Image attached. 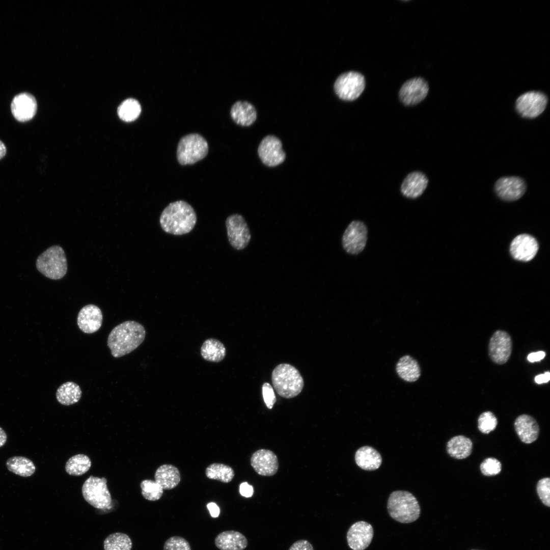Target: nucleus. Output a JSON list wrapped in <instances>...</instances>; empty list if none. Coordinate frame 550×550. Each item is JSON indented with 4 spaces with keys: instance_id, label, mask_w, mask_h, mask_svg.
I'll use <instances>...</instances> for the list:
<instances>
[{
    "instance_id": "7",
    "label": "nucleus",
    "mask_w": 550,
    "mask_h": 550,
    "mask_svg": "<svg viewBox=\"0 0 550 550\" xmlns=\"http://www.w3.org/2000/svg\"><path fill=\"white\" fill-rule=\"evenodd\" d=\"M105 478L90 476L82 485L81 491L84 499L95 508H110L112 499Z\"/></svg>"
},
{
    "instance_id": "26",
    "label": "nucleus",
    "mask_w": 550,
    "mask_h": 550,
    "mask_svg": "<svg viewBox=\"0 0 550 550\" xmlns=\"http://www.w3.org/2000/svg\"><path fill=\"white\" fill-rule=\"evenodd\" d=\"M154 478L155 481L165 490L175 488L181 480L178 469L174 465L169 464L158 467L155 473Z\"/></svg>"
},
{
    "instance_id": "24",
    "label": "nucleus",
    "mask_w": 550,
    "mask_h": 550,
    "mask_svg": "<svg viewBox=\"0 0 550 550\" xmlns=\"http://www.w3.org/2000/svg\"><path fill=\"white\" fill-rule=\"evenodd\" d=\"M230 116L233 121L241 126H250L256 120L257 111L254 106L245 101H238L232 106Z\"/></svg>"
},
{
    "instance_id": "6",
    "label": "nucleus",
    "mask_w": 550,
    "mask_h": 550,
    "mask_svg": "<svg viewBox=\"0 0 550 550\" xmlns=\"http://www.w3.org/2000/svg\"><path fill=\"white\" fill-rule=\"evenodd\" d=\"M208 150V143L203 136L196 133H190L179 140L177 158L181 165L193 164L205 158Z\"/></svg>"
},
{
    "instance_id": "42",
    "label": "nucleus",
    "mask_w": 550,
    "mask_h": 550,
    "mask_svg": "<svg viewBox=\"0 0 550 550\" xmlns=\"http://www.w3.org/2000/svg\"><path fill=\"white\" fill-rule=\"evenodd\" d=\"M288 550H314L311 543L306 540H299L294 542Z\"/></svg>"
},
{
    "instance_id": "48",
    "label": "nucleus",
    "mask_w": 550,
    "mask_h": 550,
    "mask_svg": "<svg viewBox=\"0 0 550 550\" xmlns=\"http://www.w3.org/2000/svg\"><path fill=\"white\" fill-rule=\"evenodd\" d=\"M6 152L7 149L5 144L0 140V159L5 156Z\"/></svg>"
},
{
    "instance_id": "43",
    "label": "nucleus",
    "mask_w": 550,
    "mask_h": 550,
    "mask_svg": "<svg viewBox=\"0 0 550 550\" xmlns=\"http://www.w3.org/2000/svg\"><path fill=\"white\" fill-rule=\"evenodd\" d=\"M239 491L242 496L245 498H249L252 497L253 494V487L247 482H243L240 485Z\"/></svg>"
},
{
    "instance_id": "39",
    "label": "nucleus",
    "mask_w": 550,
    "mask_h": 550,
    "mask_svg": "<svg viewBox=\"0 0 550 550\" xmlns=\"http://www.w3.org/2000/svg\"><path fill=\"white\" fill-rule=\"evenodd\" d=\"M538 496L546 506H550V479L545 477L538 481L536 485Z\"/></svg>"
},
{
    "instance_id": "8",
    "label": "nucleus",
    "mask_w": 550,
    "mask_h": 550,
    "mask_svg": "<svg viewBox=\"0 0 550 550\" xmlns=\"http://www.w3.org/2000/svg\"><path fill=\"white\" fill-rule=\"evenodd\" d=\"M366 86L363 75L356 71H348L340 75L334 86L338 97L344 101L356 99L364 91Z\"/></svg>"
},
{
    "instance_id": "19",
    "label": "nucleus",
    "mask_w": 550,
    "mask_h": 550,
    "mask_svg": "<svg viewBox=\"0 0 550 550\" xmlns=\"http://www.w3.org/2000/svg\"><path fill=\"white\" fill-rule=\"evenodd\" d=\"M251 464L258 474L263 476L274 475L279 468L277 455L272 451L266 449H260L254 452L251 458Z\"/></svg>"
},
{
    "instance_id": "25",
    "label": "nucleus",
    "mask_w": 550,
    "mask_h": 550,
    "mask_svg": "<svg viewBox=\"0 0 550 550\" xmlns=\"http://www.w3.org/2000/svg\"><path fill=\"white\" fill-rule=\"evenodd\" d=\"M354 459L358 466L368 471L378 469L382 463V457L379 452L369 446L359 448L355 452Z\"/></svg>"
},
{
    "instance_id": "28",
    "label": "nucleus",
    "mask_w": 550,
    "mask_h": 550,
    "mask_svg": "<svg viewBox=\"0 0 550 550\" xmlns=\"http://www.w3.org/2000/svg\"><path fill=\"white\" fill-rule=\"evenodd\" d=\"M396 370L401 379L409 382L417 381L421 374L418 362L408 355L403 356L399 360L396 364Z\"/></svg>"
},
{
    "instance_id": "36",
    "label": "nucleus",
    "mask_w": 550,
    "mask_h": 550,
    "mask_svg": "<svg viewBox=\"0 0 550 550\" xmlns=\"http://www.w3.org/2000/svg\"><path fill=\"white\" fill-rule=\"evenodd\" d=\"M140 486L143 497L148 501L158 500L163 493L162 488L155 480H144L141 482Z\"/></svg>"
},
{
    "instance_id": "12",
    "label": "nucleus",
    "mask_w": 550,
    "mask_h": 550,
    "mask_svg": "<svg viewBox=\"0 0 550 550\" xmlns=\"http://www.w3.org/2000/svg\"><path fill=\"white\" fill-rule=\"evenodd\" d=\"M257 151L262 163L269 167L281 164L286 158L281 141L273 135H266L262 140Z\"/></svg>"
},
{
    "instance_id": "35",
    "label": "nucleus",
    "mask_w": 550,
    "mask_h": 550,
    "mask_svg": "<svg viewBox=\"0 0 550 550\" xmlns=\"http://www.w3.org/2000/svg\"><path fill=\"white\" fill-rule=\"evenodd\" d=\"M141 113V106L135 99L130 98L124 101L118 108L120 118L124 121L131 122L136 119Z\"/></svg>"
},
{
    "instance_id": "40",
    "label": "nucleus",
    "mask_w": 550,
    "mask_h": 550,
    "mask_svg": "<svg viewBox=\"0 0 550 550\" xmlns=\"http://www.w3.org/2000/svg\"><path fill=\"white\" fill-rule=\"evenodd\" d=\"M163 550H191L190 544L185 538L178 536L170 537L164 543Z\"/></svg>"
},
{
    "instance_id": "33",
    "label": "nucleus",
    "mask_w": 550,
    "mask_h": 550,
    "mask_svg": "<svg viewBox=\"0 0 550 550\" xmlns=\"http://www.w3.org/2000/svg\"><path fill=\"white\" fill-rule=\"evenodd\" d=\"M205 474L208 478L223 483L231 482L235 475L231 466L220 463H213L209 465L206 469Z\"/></svg>"
},
{
    "instance_id": "49",
    "label": "nucleus",
    "mask_w": 550,
    "mask_h": 550,
    "mask_svg": "<svg viewBox=\"0 0 550 550\" xmlns=\"http://www.w3.org/2000/svg\"><path fill=\"white\" fill-rule=\"evenodd\" d=\"M471 550H477V549H471Z\"/></svg>"
},
{
    "instance_id": "27",
    "label": "nucleus",
    "mask_w": 550,
    "mask_h": 550,
    "mask_svg": "<svg viewBox=\"0 0 550 550\" xmlns=\"http://www.w3.org/2000/svg\"><path fill=\"white\" fill-rule=\"evenodd\" d=\"M473 443L464 435L453 436L447 443L446 450L452 458L463 459L469 457L472 453Z\"/></svg>"
},
{
    "instance_id": "9",
    "label": "nucleus",
    "mask_w": 550,
    "mask_h": 550,
    "mask_svg": "<svg viewBox=\"0 0 550 550\" xmlns=\"http://www.w3.org/2000/svg\"><path fill=\"white\" fill-rule=\"evenodd\" d=\"M225 224L231 245L237 250L245 249L251 240V234L243 217L239 214H231L227 218Z\"/></svg>"
},
{
    "instance_id": "45",
    "label": "nucleus",
    "mask_w": 550,
    "mask_h": 550,
    "mask_svg": "<svg viewBox=\"0 0 550 550\" xmlns=\"http://www.w3.org/2000/svg\"><path fill=\"white\" fill-rule=\"evenodd\" d=\"M207 507L212 517L215 518L218 516L220 513V509L215 503H209L207 504Z\"/></svg>"
},
{
    "instance_id": "47",
    "label": "nucleus",
    "mask_w": 550,
    "mask_h": 550,
    "mask_svg": "<svg viewBox=\"0 0 550 550\" xmlns=\"http://www.w3.org/2000/svg\"><path fill=\"white\" fill-rule=\"evenodd\" d=\"M7 435L5 431L0 427V447L3 446L6 443Z\"/></svg>"
},
{
    "instance_id": "41",
    "label": "nucleus",
    "mask_w": 550,
    "mask_h": 550,
    "mask_svg": "<svg viewBox=\"0 0 550 550\" xmlns=\"http://www.w3.org/2000/svg\"><path fill=\"white\" fill-rule=\"evenodd\" d=\"M262 395L264 401L269 409H271L276 402L277 398L272 386L268 382L262 385Z\"/></svg>"
},
{
    "instance_id": "21",
    "label": "nucleus",
    "mask_w": 550,
    "mask_h": 550,
    "mask_svg": "<svg viewBox=\"0 0 550 550\" xmlns=\"http://www.w3.org/2000/svg\"><path fill=\"white\" fill-rule=\"evenodd\" d=\"M514 425L516 433L522 442L531 444L538 438L539 426L532 416L526 414L519 416L515 419Z\"/></svg>"
},
{
    "instance_id": "10",
    "label": "nucleus",
    "mask_w": 550,
    "mask_h": 550,
    "mask_svg": "<svg viewBox=\"0 0 550 550\" xmlns=\"http://www.w3.org/2000/svg\"><path fill=\"white\" fill-rule=\"evenodd\" d=\"M367 228L362 221H353L345 229L342 239L346 253L357 255L364 249L367 240Z\"/></svg>"
},
{
    "instance_id": "34",
    "label": "nucleus",
    "mask_w": 550,
    "mask_h": 550,
    "mask_svg": "<svg viewBox=\"0 0 550 550\" xmlns=\"http://www.w3.org/2000/svg\"><path fill=\"white\" fill-rule=\"evenodd\" d=\"M103 544L104 550H131L132 543L127 534L117 532L108 535Z\"/></svg>"
},
{
    "instance_id": "13",
    "label": "nucleus",
    "mask_w": 550,
    "mask_h": 550,
    "mask_svg": "<svg viewBox=\"0 0 550 550\" xmlns=\"http://www.w3.org/2000/svg\"><path fill=\"white\" fill-rule=\"evenodd\" d=\"M428 91V84L424 78L414 77L402 85L399 90V97L403 104L413 106L423 100Z\"/></svg>"
},
{
    "instance_id": "32",
    "label": "nucleus",
    "mask_w": 550,
    "mask_h": 550,
    "mask_svg": "<svg viewBox=\"0 0 550 550\" xmlns=\"http://www.w3.org/2000/svg\"><path fill=\"white\" fill-rule=\"evenodd\" d=\"M91 466V461L88 456L77 454L67 460L65 464V470L70 475L78 476L87 473Z\"/></svg>"
},
{
    "instance_id": "16",
    "label": "nucleus",
    "mask_w": 550,
    "mask_h": 550,
    "mask_svg": "<svg viewBox=\"0 0 550 550\" xmlns=\"http://www.w3.org/2000/svg\"><path fill=\"white\" fill-rule=\"evenodd\" d=\"M526 189L525 182L518 177H502L497 180L495 184V190L498 196L508 201L519 199L523 196Z\"/></svg>"
},
{
    "instance_id": "30",
    "label": "nucleus",
    "mask_w": 550,
    "mask_h": 550,
    "mask_svg": "<svg viewBox=\"0 0 550 550\" xmlns=\"http://www.w3.org/2000/svg\"><path fill=\"white\" fill-rule=\"evenodd\" d=\"M81 394V390L77 383L68 381L59 387L56 392V398L61 404L70 405L79 400Z\"/></svg>"
},
{
    "instance_id": "4",
    "label": "nucleus",
    "mask_w": 550,
    "mask_h": 550,
    "mask_svg": "<svg viewBox=\"0 0 550 550\" xmlns=\"http://www.w3.org/2000/svg\"><path fill=\"white\" fill-rule=\"evenodd\" d=\"M271 380L274 390L283 398H294L299 395L304 386V379L293 366L280 364L273 370Z\"/></svg>"
},
{
    "instance_id": "31",
    "label": "nucleus",
    "mask_w": 550,
    "mask_h": 550,
    "mask_svg": "<svg viewBox=\"0 0 550 550\" xmlns=\"http://www.w3.org/2000/svg\"><path fill=\"white\" fill-rule=\"evenodd\" d=\"M8 470L15 474L28 477L34 474L36 467L33 461L23 456H13L6 462Z\"/></svg>"
},
{
    "instance_id": "46",
    "label": "nucleus",
    "mask_w": 550,
    "mask_h": 550,
    "mask_svg": "<svg viewBox=\"0 0 550 550\" xmlns=\"http://www.w3.org/2000/svg\"><path fill=\"white\" fill-rule=\"evenodd\" d=\"M549 379L550 373L549 372H546L544 374L538 375L535 377V382L538 384L546 383L548 382Z\"/></svg>"
},
{
    "instance_id": "44",
    "label": "nucleus",
    "mask_w": 550,
    "mask_h": 550,
    "mask_svg": "<svg viewBox=\"0 0 550 550\" xmlns=\"http://www.w3.org/2000/svg\"><path fill=\"white\" fill-rule=\"evenodd\" d=\"M545 356V353L543 351L532 352L528 355L527 359L530 362L539 361L542 360Z\"/></svg>"
},
{
    "instance_id": "3",
    "label": "nucleus",
    "mask_w": 550,
    "mask_h": 550,
    "mask_svg": "<svg viewBox=\"0 0 550 550\" xmlns=\"http://www.w3.org/2000/svg\"><path fill=\"white\" fill-rule=\"evenodd\" d=\"M390 516L403 524L413 522L418 519L421 508L416 497L405 490H396L390 495L387 502Z\"/></svg>"
},
{
    "instance_id": "18",
    "label": "nucleus",
    "mask_w": 550,
    "mask_h": 550,
    "mask_svg": "<svg viewBox=\"0 0 550 550\" xmlns=\"http://www.w3.org/2000/svg\"><path fill=\"white\" fill-rule=\"evenodd\" d=\"M538 250V244L533 236L523 234L517 236L510 245V253L516 260L529 261L533 259Z\"/></svg>"
},
{
    "instance_id": "29",
    "label": "nucleus",
    "mask_w": 550,
    "mask_h": 550,
    "mask_svg": "<svg viewBox=\"0 0 550 550\" xmlns=\"http://www.w3.org/2000/svg\"><path fill=\"white\" fill-rule=\"evenodd\" d=\"M200 352L201 356L205 360L217 363L224 359L226 350L224 344L219 340L209 338L206 340L202 344Z\"/></svg>"
},
{
    "instance_id": "17",
    "label": "nucleus",
    "mask_w": 550,
    "mask_h": 550,
    "mask_svg": "<svg viewBox=\"0 0 550 550\" xmlns=\"http://www.w3.org/2000/svg\"><path fill=\"white\" fill-rule=\"evenodd\" d=\"M11 109L13 117L17 121L27 122L33 119L37 112V101L32 95L27 93H21L13 98Z\"/></svg>"
},
{
    "instance_id": "20",
    "label": "nucleus",
    "mask_w": 550,
    "mask_h": 550,
    "mask_svg": "<svg viewBox=\"0 0 550 550\" xmlns=\"http://www.w3.org/2000/svg\"><path fill=\"white\" fill-rule=\"evenodd\" d=\"M103 316L100 309L90 304L84 306L78 312L77 324L79 328L86 334H92L100 328Z\"/></svg>"
},
{
    "instance_id": "5",
    "label": "nucleus",
    "mask_w": 550,
    "mask_h": 550,
    "mask_svg": "<svg viewBox=\"0 0 550 550\" xmlns=\"http://www.w3.org/2000/svg\"><path fill=\"white\" fill-rule=\"evenodd\" d=\"M36 266L38 270L46 277L59 280L67 271V262L64 251L59 245L48 248L39 256Z\"/></svg>"
},
{
    "instance_id": "37",
    "label": "nucleus",
    "mask_w": 550,
    "mask_h": 550,
    "mask_svg": "<svg viewBox=\"0 0 550 550\" xmlns=\"http://www.w3.org/2000/svg\"><path fill=\"white\" fill-rule=\"evenodd\" d=\"M498 424L496 416L490 411L482 413L478 419V428L484 434H488L493 431Z\"/></svg>"
},
{
    "instance_id": "15",
    "label": "nucleus",
    "mask_w": 550,
    "mask_h": 550,
    "mask_svg": "<svg viewBox=\"0 0 550 550\" xmlns=\"http://www.w3.org/2000/svg\"><path fill=\"white\" fill-rule=\"evenodd\" d=\"M374 531L372 526L365 521H359L349 528L346 539L349 547L352 550H364L371 542Z\"/></svg>"
},
{
    "instance_id": "1",
    "label": "nucleus",
    "mask_w": 550,
    "mask_h": 550,
    "mask_svg": "<svg viewBox=\"0 0 550 550\" xmlns=\"http://www.w3.org/2000/svg\"><path fill=\"white\" fill-rule=\"evenodd\" d=\"M146 331L143 325L134 321H126L110 332L107 344L112 355L120 358L137 348L144 341Z\"/></svg>"
},
{
    "instance_id": "2",
    "label": "nucleus",
    "mask_w": 550,
    "mask_h": 550,
    "mask_svg": "<svg viewBox=\"0 0 550 550\" xmlns=\"http://www.w3.org/2000/svg\"><path fill=\"white\" fill-rule=\"evenodd\" d=\"M162 229L174 235L190 232L197 223L194 209L188 203L179 200L170 203L162 211L159 218Z\"/></svg>"
},
{
    "instance_id": "14",
    "label": "nucleus",
    "mask_w": 550,
    "mask_h": 550,
    "mask_svg": "<svg viewBox=\"0 0 550 550\" xmlns=\"http://www.w3.org/2000/svg\"><path fill=\"white\" fill-rule=\"evenodd\" d=\"M512 343L510 336L506 332L496 331L489 343V355L491 360L499 365L509 360L512 352Z\"/></svg>"
},
{
    "instance_id": "11",
    "label": "nucleus",
    "mask_w": 550,
    "mask_h": 550,
    "mask_svg": "<svg viewBox=\"0 0 550 550\" xmlns=\"http://www.w3.org/2000/svg\"><path fill=\"white\" fill-rule=\"evenodd\" d=\"M547 103V96L539 91H529L517 99L515 107L517 112L526 118H535L545 110Z\"/></svg>"
},
{
    "instance_id": "23",
    "label": "nucleus",
    "mask_w": 550,
    "mask_h": 550,
    "mask_svg": "<svg viewBox=\"0 0 550 550\" xmlns=\"http://www.w3.org/2000/svg\"><path fill=\"white\" fill-rule=\"evenodd\" d=\"M220 550H244L248 544L246 538L239 532L230 530L219 533L214 540Z\"/></svg>"
},
{
    "instance_id": "22",
    "label": "nucleus",
    "mask_w": 550,
    "mask_h": 550,
    "mask_svg": "<svg viewBox=\"0 0 550 550\" xmlns=\"http://www.w3.org/2000/svg\"><path fill=\"white\" fill-rule=\"evenodd\" d=\"M428 182V178L423 173L413 172L404 179L401 186V191L407 198H417L423 193Z\"/></svg>"
},
{
    "instance_id": "38",
    "label": "nucleus",
    "mask_w": 550,
    "mask_h": 550,
    "mask_svg": "<svg viewBox=\"0 0 550 550\" xmlns=\"http://www.w3.org/2000/svg\"><path fill=\"white\" fill-rule=\"evenodd\" d=\"M482 474L485 476H493L498 475L502 470V464L497 459L488 457L485 459L480 465Z\"/></svg>"
}]
</instances>
